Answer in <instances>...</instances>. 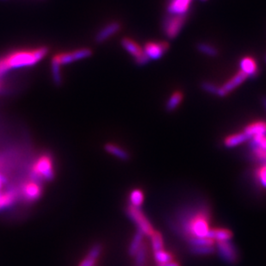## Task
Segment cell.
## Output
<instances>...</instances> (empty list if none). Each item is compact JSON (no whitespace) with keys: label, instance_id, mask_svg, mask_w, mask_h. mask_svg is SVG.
<instances>
[{"label":"cell","instance_id":"2","mask_svg":"<svg viewBox=\"0 0 266 266\" xmlns=\"http://www.w3.org/2000/svg\"><path fill=\"white\" fill-rule=\"evenodd\" d=\"M49 49L43 47L34 50L14 52L7 57L0 59V77L12 69L31 67L42 61Z\"/></svg>","mask_w":266,"mask_h":266},{"label":"cell","instance_id":"5","mask_svg":"<svg viewBox=\"0 0 266 266\" xmlns=\"http://www.w3.org/2000/svg\"><path fill=\"white\" fill-rule=\"evenodd\" d=\"M121 46L126 51L135 59V61L138 65H145L149 62V59L146 56L143 48L136 43L135 41L129 38H123L121 40Z\"/></svg>","mask_w":266,"mask_h":266},{"label":"cell","instance_id":"10","mask_svg":"<svg viewBox=\"0 0 266 266\" xmlns=\"http://www.w3.org/2000/svg\"><path fill=\"white\" fill-rule=\"evenodd\" d=\"M247 79V76L244 74L239 71V73H236L235 75L228 79L224 85H221L218 89L217 95L220 97H225L231 91H233L235 88L241 85L245 79Z\"/></svg>","mask_w":266,"mask_h":266},{"label":"cell","instance_id":"12","mask_svg":"<svg viewBox=\"0 0 266 266\" xmlns=\"http://www.w3.org/2000/svg\"><path fill=\"white\" fill-rule=\"evenodd\" d=\"M121 30V25L117 22H111L105 25L103 29H101L95 37L96 43H102L105 42L106 40L113 37Z\"/></svg>","mask_w":266,"mask_h":266},{"label":"cell","instance_id":"30","mask_svg":"<svg viewBox=\"0 0 266 266\" xmlns=\"http://www.w3.org/2000/svg\"><path fill=\"white\" fill-rule=\"evenodd\" d=\"M256 177L259 182L260 185L266 189V166L261 165V167L257 168L256 171Z\"/></svg>","mask_w":266,"mask_h":266},{"label":"cell","instance_id":"37","mask_svg":"<svg viewBox=\"0 0 266 266\" xmlns=\"http://www.w3.org/2000/svg\"><path fill=\"white\" fill-rule=\"evenodd\" d=\"M262 103H263V108H264V109L266 110V97H263V99H262Z\"/></svg>","mask_w":266,"mask_h":266},{"label":"cell","instance_id":"6","mask_svg":"<svg viewBox=\"0 0 266 266\" xmlns=\"http://www.w3.org/2000/svg\"><path fill=\"white\" fill-rule=\"evenodd\" d=\"M185 17L184 16L170 15L164 22L163 30L168 38H175L185 25Z\"/></svg>","mask_w":266,"mask_h":266},{"label":"cell","instance_id":"17","mask_svg":"<svg viewBox=\"0 0 266 266\" xmlns=\"http://www.w3.org/2000/svg\"><path fill=\"white\" fill-rule=\"evenodd\" d=\"M104 149L107 153L118 158L121 161H127L129 159V155L127 154V152L120 148L119 146L112 144V143H108L104 146Z\"/></svg>","mask_w":266,"mask_h":266},{"label":"cell","instance_id":"4","mask_svg":"<svg viewBox=\"0 0 266 266\" xmlns=\"http://www.w3.org/2000/svg\"><path fill=\"white\" fill-rule=\"evenodd\" d=\"M34 173L37 177L48 181H51L52 179H54L55 173H54L52 160L49 156L44 155L38 159V161L35 164L34 167Z\"/></svg>","mask_w":266,"mask_h":266},{"label":"cell","instance_id":"15","mask_svg":"<svg viewBox=\"0 0 266 266\" xmlns=\"http://www.w3.org/2000/svg\"><path fill=\"white\" fill-rule=\"evenodd\" d=\"M239 67L240 72L247 76V78L257 74V65L253 58L249 56L242 58L241 61H239Z\"/></svg>","mask_w":266,"mask_h":266},{"label":"cell","instance_id":"11","mask_svg":"<svg viewBox=\"0 0 266 266\" xmlns=\"http://www.w3.org/2000/svg\"><path fill=\"white\" fill-rule=\"evenodd\" d=\"M192 0H169L167 12L170 15L184 16L189 12Z\"/></svg>","mask_w":266,"mask_h":266},{"label":"cell","instance_id":"20","mask_svg":"<svg viewBox=\"0 0 266 266\" xmlns=\"http://www.w3.org/2000/svg\"><path fill=\"white\" fill-rule=\"evenodd\" d=\"M143 237H144V233L142 231L137 230V233L134 235L132 241L130 243L129 248H128V253L131 256H135L140 247L143 245Z\"/></svg>","mask_w":266,"mask_h":266},{"label":"cell","instance_id":"23","mask_svg":"<svg viewBox=\"0 0 266 266\" xmlns=\"http://www.w3.org/2000/svg\"><path fill=\"white\" fill-rule=\"evenodd\" d=\"M144 200L143 192L140 190H134L129 195L130 205L140 208Z\"/></svg>","mask_w":266,"mask_h":266},{"label":"cell","instance_id":"35","mask_svg":"<svg viewBox=\"0 0 266 266\" xmlns=\"http://www.w3.org/2000/svg\"><path fill=\"white\" fill-rule=\"evenodd\" d=\"M7 183V179L5 176L2 175L1 173H0V191L2 190V188H3L4 185H6Z\"/></svg>","mask_w":266,"mask_h":266},{"label":"cell","instance_id":"24","mask_svg":"<svg viewBox=\"0 0 266 266\" xmlns=\"http://www.w3.org/2000/svg\"><path fill=\"white\" fill-rule=\"evenodd\" d=\"M197 49L203 55H208V56H210V57L216 56L218 54L217 49H215V47L210 45L209 43H199L198 46H197Z\"/></svg>","mask_w":266,"mask_h":266},{"label":"cell","instance_id":"32","mask_svg":"<svg viewBox=\"0 0 266 266\" xmlns=\"http://www.w3.org/2000/svg\"><path fill=\"white\" fill-rule=\"evenodd\" d=\"M251 146H255L257 148L266 150V136L256 137L251 138Z\"/></svg>","mask_w":266,"mask_h":266},{"label":"cell","instance_id":"9","mask_svg":"<svg viewBox=\"0 0 266 266\" xmlns=\"http://www.w3.org/2000/svg\"><path fill=\"white\" fill-rule=\"evenodd\" d=\"M218 252L220 257L228 263H235L238 255L234 245L230 242L217 241Z\"/></svg>","mask_w":266,"mask_h":266},{"label":"cell","instance_id":"7","mask_svg":"<svg viewBox=\"0 0 266 266\" xmlns=\"http://www.w3.org/2000/svg\"><path fill=\"white\" fill-rule=\"evenodd\" d=\"M92 55L91 49H77L75 51L61 53L55 55L61 66L67 64L73 63L74 61H81L84 59L90 57Z\"/></svg>","mask_w":266,"mask_h":266},{"label":"cell","instance_id":"1","mask_svg":"<svg viewBox=\"0 0 266 266\" xmlns=\"http://www.w3.org/2000/svg\"><path fill=\"white\" fill-rule=\"evenodd\" d=\"M179 228L191 238L208 237L209 232V212L204 206L192 208L182 213L179 218Z\"/></svg>","mask_w":266,"mask_h":266},{"label":"cell","instance_id":"14","mask_svg":"<svg viewBox=\"0 0 266 266\" xmlns=\"http://www.w3.org/2000/svg\"><path fill=\"white\" fill-rule=\"evenodd\" d=\"M23 194L25 199L30 202H33L39 199L42 195V188L36 182L28 183L23 188Z\"/></svg>","mask_w":266,"mask_h":266},{"label":"cell","instance_id":"8","mask_svg":"<svg viewBox=\"0 0 266 266\" xmlns=\"http://www.w3.org/2000/svg\"><path fill=\"white\" fill-rule=\"evenodd\" d=\"M169 46L164 42H149L147 43L143 50L149 60H159L167 51Z\"/></svg>","mask_w":266,"mask_h":266},{"label":"cell","instance_id":"28","mask_svg":"<svg viewBox=\"0 0 266 266\" xmlns=\"http://www.w3.org/2000/svg\"><path fill=\"white\" fill-rule=\"evenodd\" d=\"M191 251L195 255H208L215 251V249L211 245H203V246H192Z\"/></svg>","mask_w":266,"mask_h":266},{"label":"cell","instance_id":"26","mask_svg":"<svg viewBox=\"0 0 266 266\" xmlns=\"http://www.w3.org/2000/svg\"><path fill=\"white\" fill-rule=\"evenodd\" d=\"M155 257L159 265L168 263L170 261H172V258H173L172 255L169 252L164 251L163 249L160 251H155Z\"/></svg>","mask_w":266,"mask_h":266},{"label":"cell","instance_id":"19","mask_svg":"<svg viewBox=\"0 0 266 266\" xmlns=\"http://www.w3.org/2000/svg\"><path fill=\"white\" fill-rule=\"evenodd\" d=\"M232 233L227 229H210L208 233V238L217 241H227L232 238Z\"/></svg>","mask_w":266,"mask_h":266},{"label":"cell","instance_id":"25","mask_svg":"<svg viewBox=\"0 0 266 266\" xmlns=\"http://www.w3.org/2000/svg\"><path fill=\"white\" fill-rule=\"evenodd\" d=\"M152 247L154 251H157L163 249V238L161 233L159 232H154L151 236Z\"/></svg>","mask_w":266,"mask_h":266},{"label":"cell","instance_id":"39","mask_svg":"<svg viewBox=\"0 0 266 266\" xmlns=\"http://www.w3.org/2000/svg\"><path fill=\"white\" fill-rule=\"evenodd\" d=\"M137 266H143V265H137Z\"/></svg>","mask_w":266,"mask_h":266},{"label":"cell","instance_id":"16","mask_svg":"<svg viewBox=\"0 0 266 266\" xmlns=\"http://www.w3.org/2000/svg\"><path fill=\"white\" fill-rule=\"evenodd\" d=\"M249 139L250 137H248L247 135L243 131L239 133L233 134L229 137H227L226 139L224 140V144L227 148H234L245 143Z\"/></svg>","mask_w":266,"mask_h":266},{"label":"cell","instance_id":"34","mask_svg":"<svg viewBox=\"0 0 266 266\" xmlns=\"http://www.w3.org/2000/svg\"><path fill=\"white\" fill-rule=\"evenodd\" d=\"M96 260L91 259L90 257H85L84 259L82 260L79 266H95L96 265Z\"/></svg>","mask_w":266,"mask_h":266},{"label":"cell","instance_id":"13","mask_svg":"<svg viewBox=\"0 0 266 266\" xmlns=\"http://www.w3.org/2000/svg\"><path fill=\"white\" fill-rule=\"evenodd\" d=\"M244 132L250 137V139L253 137L266 136V121H256L248 124Z\"/></svg>","mask_w":266,"mask_h":266},{"label":"cell","instance_id":"18","mask_svg":"<svg viewBox=\"0 0 266 266\" xmlns=\"http://www.w3.org/2000/svg\"><path fill=\"white\" fill-rule=\"evenodd\" d=\"M16 193L12 191H0V211L7 209L15 203Z\"/></svg>","mask_w":266,"mask_h":266},{"label":"cell","instance_id":"33","mask_svg":"<svg viewBox=\"0 0 266 266\" xmlns=\"http://www.w3.org/2000/svg\"><path fill=\"white\" fill-rule=\"evenodd\" d=\"M202 88H203L204 91L209 92V93L217 95L219 86L215 85V84H213V83H210V82H203V85H202Z\"/></svg>","mask_w":266,"mask_h":266},{"label":"cell","instance_id":"36","mask_svg":"<svg viewBox=\"0 0 266 266\" xmlns=\"http://www.w3.org/2000/svg\"><path fill=\"white\" fill-rule=\"evenodd\" d=\"M159 266H180L179 263H176V262H173V261H170L168 263H164V264H161V265Z\"/></svg>","mask_w":266,"mask_h":266},{"label":"cell","instance_id":"29","mask_svg":"<svg viewBox=\"0 0 266 266\" xmlns=\"http://www.w3.org/2000/svg\"><path fill=\"white\" fill-rule=\"evenodd\" d=\"M102 251H103L102 245L97 243V244L92 245V247L90 249V251L88 252L86 257H90L91 259L97 261V258L99 257L100 254L102 253Z\"/></svg>","mask_w":266,"mask_h":266},{"label":"cell","instance_id":"38","mask_svg":"<svg viewBox=\"0 0 266 266\" xmlns=\"http://www.w3.org/2000/svg\"><path fill=\"white\" fill-rule=\"evenodd\" d=\"M0 88H1V83H0Z\"/></svg>","mask_w":266,"mask_h":266},{"label":"cell","instance_id":"27","mask_svg":"<svg viewBox=\"0 0 266 266\" xmlns=\"http://www.w3.org/2000/svg\"><path fill=\"white\" fill-rule=\"evenodd\" d=\"M191 246H203V245H214V240L208 238V237H203V238H191L188 239Z\"/></svg>","mask_w":266,"mask_h":266},{"label":"cell","instance_id":"21","mask_svg":"<svg viewBox=\"0 0 266 266\" xmlns=\"http://www.w3.org/2000/svg\"><path fill=\"white\" fill-rule=\"evenodd\" d=\"M182 100H183V93L182 92L180 91L173 92L171 95V97H169V99L167 100V104H166L167 110L168 111L175 110L179 107V104L181 103Z\"/></svg>","mask_w":266,"mask_h":266},{"label":"cell","instance_id":"31","mask_svg":"<svg viewBox=\"0 0 266 266\" xmlns=\"http://www.w3.org/2000/svg\"><path fill=\"white\" fill-rule=\"evenodd\" d=\"M146 256H147V251L144 245H142L139 250L137 251V254L135 255L136 261H137V265H143L145 262Z\"/></svg>","mask_w":266,"mask_h":266},{"label":"cell","instance_id":"22","mask_svg":"<svg viewBox=\"0 0 266 266\" xmlns=\"http://www.w3.org/2000/svg\"><path fill=\"white\" fill-rule=\"evenodd\" d=\"M61 65L58 61L56 56H54L52 59L51 70L52 75H53V79L55 84L60 85L62 82V77H61Z\"/></svg>","mask_w":266,"mask_h":266},{"label":"cell","instance_id":"3","mask_svg":"<svg viewBox=\"0 0 266 266\" xmlns=\"http://www.w3.org/2000/svg\"><path fill=\"white\" fill-rule=\"evenodd\" d=\"M127 214L131 221L137 225L138 230L142 231L146 235L151 236L152 233L155 232L151 223L140 208L129 205L127 209Z\"/></svg>","mask_w":266,"mask_h":266}]
</instances>
